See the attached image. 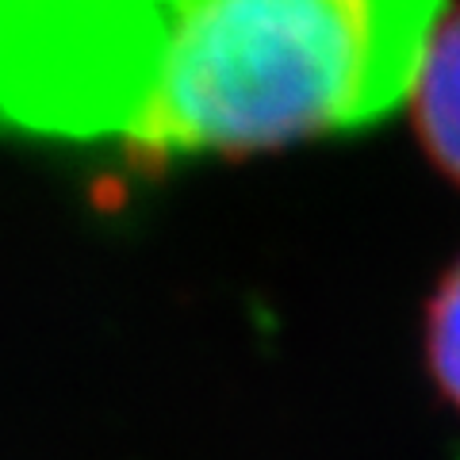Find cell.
<instances>
[{"mask_svg": "<svg viewBox=\"0 0 460 460\" xmlns=\"http://www.w3.org/2000/svg\"><path fill=\"white\" fill-rule=\"evenodd\" d=\"M426 361L438 392L460 411V257L445 269L426 307Z\"/></svg>", "mask_w": 460, "mask_h": 460, "instance_id": "cell-4", "label": "cell"}, {"mask_svg": "<svg viewBox=\"0 0 460 460\" xmlns=\"http://www.w3.org/2000/svg\"><path fill=\"white\" fill-rule=\"evenodd\" d=\"M407 96L429 162L460 184V8L438 16Z\"/></svg>", "mask_w": 460, "mask_h": 460, "instance_id": "cell-3", "label": "cell"}, {"mask_svg": "<svg viewBox=\"0 0 460 460\" xmlns=\"http://www.w3.org/2000/svg\"><path fill=\"white\" fill-rule=\"evenodd\" d=\"M181 0H0V127L115 138Z\"/></svg>", "mask_w": 460, "mask_h": 460, "instance_id": "cell-2", "label": "cell"}, {"mask_svg": "<svg viewBox=\"0 0 460 460\" xmlns=\"http://www.w3.org/2000/svg\"><path fill=\"white\" fill-rule=\"evenodd\" d=\"M445 0H181L123 119V165L157 177L353 135L407 100Z\"/></svg>", "mask_w": 460, "mask_h": 460, "instance_id": "cell-1", "label": "cell"}]
</instances>
